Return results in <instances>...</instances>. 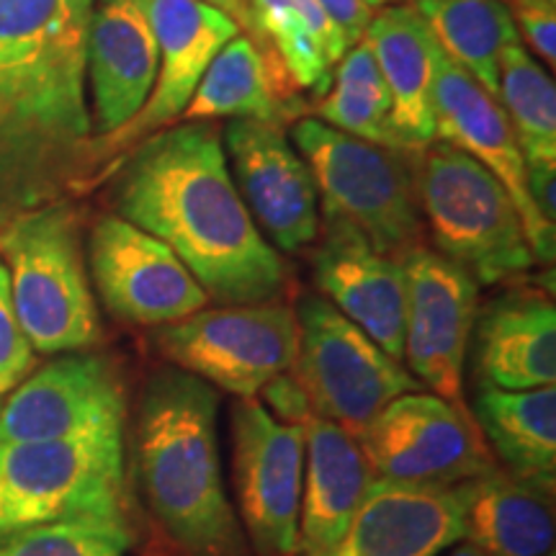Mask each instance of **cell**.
Segmentation results:
<instances>
[{
	"instance_id": "6da1fadb",
	"label": "cell",
	"mask_w": 556,
	"mask_h": 556,
	"mask_svg": "<svg viewBox=\"0 0 556 556\" xmlns=\"http://www.w3.org/2000/svg\"><path fill=\"white\" fill-rule=\"evenodd\" d=\"M90 11L93 0H0V229L93 165Z\"/></svg>"
},
{
	"instance_id": "7a4b0ae2",
	"label": "cell",
	"mask_w": 556,
	"mask_h": 556,
	"mask_svg": "<svg viewBox=\"0 0 556 556\" xmlns=\"http://www.w3.org/2000/svg\"><path fill=\"white\" fill-rule=\"evenodd\" d=\"M114 204L122 219L163 240L222 307L270 302L287 283L214 124L186 122L144 142L116 180Z\"/></svg>"
},
{
	"instance_id": "3957f363",
	"label": "cell",
	"mask_w": 556,
	"mask_h": 556,
	"mask_svg": "<svg viewBox=\"0 0 556 556\" xmlns=\"http://www.w3.org/2000/svg\"><path fill=\"white\" fill-rule=\"evenodd\" d=\"M217 389L176 366L150 374L137 413V477L184 556H248L222 477Z\"/></svg>"
},
{
	"instance_id": "277c9868",
	"label": "cell",
	"mask_w": 556,
	"mask_h": 556,
	"mask_svg": "<svg viewBox=\"0 0 556 556\" xmlns=\"http://www.w3.org/2000/svg\"><path fill=\"white\" fill-rule=\"evenodd\" d=\"M16 317L31 348L45 356L88 351L101 340L90 291L80 219L67 201H50L0 229Z\"/></svg>"
},
{
	"instance_id": "5b68a950",
	"label": "cell",
	"mask_w": 556,
	"mask_h": 556,
	"mask_svg": "<svg viewBox=\"0 0 556 556\" xmlns=\"http://www.w3.org/2000/svg\"><path fill=\"white\" fill-rule=\"evenodd\" d=\"M299 152L323 199L325 222L358 229L381 253L405 258L422 245L420 197L413 152L366 142L319 119L294 124Z\"/></svg>"
},
{
	"instance_id": "8992f818",
	"label": "cell",
	"mask_w": 556,
	"mask_h": 556,
	"mask_svg": "<svg viewBox=\"0 0 556 556\" xmlns=\"http://www.w3.org/2000/svg\"><path fill=\"white\" fill-rule=\"evenodd\" d=\"M415 178L438 253L467 268L477 283H500L533 268L518 208L482 163L433 139L417 155Z\"/></svg>"
},
{
	"instance_id": "52a82bcc",
	"label": "cell",
	"mask_w": 556,
	"mask_h": 556,
	"mask_svg": "<svg viewBox=\"0 0 556 556\" xmlns=\"http://www.w3.org/2000/svg\"><path fill=\"white\" fill-rule=\"evenodd\" d=\"M80 516H127L124 426L0 443V536Z\"/></svg>"
},
{
	"instance_id": "ba28073f",
	"label": "cell",
	"mask_w": 556,
	"mask_h": 556,
	"mask_svg": "<svg viewBox=\"0 0 556 556\" xmlns=\"http://www.w3.org/2000/svg\"><path fill=\"white\" fill-rule=\"evenodd\" d=\"M296 323L299 351L291 371L307 392L312 413L353 438L364 433L389 402L426 389L402 361L381 351L328 299H304Z\"/></svg>"
},
{
	"instance_id": "9c48e42d",
	"label": "cell",
	"mask_w": 556,
	"mask_h": 556,
	"mask_svg": "<svg viewBox=\"0 0 556 556\" xmlns=\"http://www.w3.org/2000/svg\"><path fill=\"white\" fill-rule=\"evenodd\" d=\"M152 345L170 366L238 400L258 397L299 351L296 312L287 304H225L152 328Z\"/></svg>"
},
{
	"instance_id": "30bf717a",
	"label": "cell",
	"mask_w": 556,
	"mask_h": 556,
	"mask_svg": "<svg viewBox=\"0 0 556 556\" xmlns=\"http://www.w3.org/2000/svg\"><path fill=\"white\" fill-rule=\"evenodd\" d=\"M374 477L456 486L497 469L479 428L454 402L409 392L392 400L358 435Z\"/></svg>"
},
{
	"instance_id": "8fae6325",
	"label": "cell",
	"mask_w": 556,
	"mask_h": 556,
	"mask_svg": "<svg viewBox=\"0 0 556 556\" xmlns=\"http://www.w3.org/2000/svg\"><path fill=\"white\" fill-rule=\"evenodd\" d=\"M240 518L261 556H294L304 490V428L276 420L255 397L232 407Z\"/></svg>"
},
{
	"instance_id": "7c38bea8",
	"label": "cell",
	"mask_w": 556,
	"mask_h": 556,
	"mask_svg": "<svg viewBox=\"0 0 556 556\" xmlns=\"http://www.w3.org/2000/svg\"><path fill=\"white\" fill-rule=\"evenodd\" d=\"M88 263L111 317L160 328L204 309L212 299L163 240L106 214L90 229Z\"/></svg>"
},
{
	"instance_id": "4fadbf2b",
	"label": "cell",
	"mask_w": 556,
	"mask_h": 556,
	"mask_svg": "<svg viewBox=\"0 0 556 556\" xmlns=\"http://www.w3.org/2000/svg\"><path fill=\"white\" fill-rule=\"evenodd\" d=\"M405 358L409 374L441 400L462 402L464 361L479 315V283L426 245L405 255Z\"/></svg>"
},
{
	"instance_id": "5bb4252c",
	"label": "cell",
	"mask_w": 556,
	"mask_h": 556,
	"mask_svg": "<svg viewBox=\"0 0 556 556\" xmlns=\"http://www.w3.org/2000/svg\"><path fill=\"white\" fill-rule=\"evenodd\" d=\"M127 422L119 368L101 353H62L13 389L0 407V443L75 438Z\"/></svg>"
},
{
	"instance_id": "9a60e30c",
	"label": "cell",
	"mask_w": 556,
	"mask_h": 556,
	"mask_svg": "<svg viewBox=\"0 0 556 556\" xmlns=\"http://www.w3.org/2000/svg\"><path fill=\"white\" fill-rule=\"evenodd\" d=\"M225 155L255 225L270 245L299 253L319 235L317 189L304 157L281 127L261 119H232L225 127Z\"/></svg>"
},
{
	"instance_id": "2e32d148",
	"label": "cell",
	"mask_w": 556,
	"mask_h": 556,
	"mask_svg": "<svg viewBox=\"0 0 556 556\" xmlns=\"http://www.w3.org/2000/svg\"><path fill=\"white\" fill-rule=\"evenodd\" d=\"M433 101L435 139L464 150L503 184L523 222L533 258L539 263H554L556 229L533 206L528 193L526 157L500 101L443 52L438 54Z\"/></svg>"
},
{
	"instance_id": "e0dca14e",
	"label": "cell",
	"mask_w": 556,
	"mask_h": 556,
	"mask_svg": "<svg viewBox=\"0 0 556 556\" xmlns=\"http://www.w3.org/2000/svg\"><path fill=\"white\" fill-rule=\"evenodd\" d=\"M142 9L157 41L155 88L127 127L103 137L106 150L124 148L144 135H157L180 119L206 67L222 47L240 34L238 21L201 0H142Z\"/></svg>"
},
{
	"instance_id": "ac0fdd59",
	"label": "cell",
	"mask_w": 556,
	"mask_h": 556,
	"mask_svg": "<svg viewBox=\"0 0 556 556\" xmlns=\"http://www.w3.org/2000/svg\"><path fill=\"white\" fill-rule=\"evenodd\" d=\"M312 263L317 287L332 307L389 356L405 358V261L381 253L343 222H325V238Z\"/></svg>"
},
{
	"instance_id": "d6986e66",
	"label": "cell",
	"mask_w": 556,
	"mask_h": 556,
	"mask_svg": "<svg viewBox=\"0 0 556 556\" xmlns=\"http://www.w3.org/2000/svg\"><path fill=\"white\" fill-rule=\"evenodd\" d=\"M157 78V41L142 0L93 3L86 29V88L93 137H111L148 103Z\"/></svg>"
},
{
	"instance_id": "ffe728a7",
	"label": "cell",
	"mask_w": 556,
	"mask_h": 556,
	"mask_svg": "<svg viewBox=\"0 0 556 556\" xmlns=\"http://www.w3.org/2000/svg\"><path fill=\"white\" fill-rule=\"evenodd\" d=\"M462 539L456 486L374 479L345 536L323 556H441Z\"/></svg>"
},
{
	"instance_id": "44dd1931",
	"label": "cell",
	"mask_w": 556,
	"mask_h": 556,
	"mask_svg": "<svg viewBox=\"0 0 556 556\" xmlns=\"http://www.w3.org/2000/svg\"><path fill=\"white\" fill-rule=\"evenodd\" d=\"M358 438L325 417L304 426V490L294 556H323L338 546L374 484Z\"/></svg>"
},
{
	"instance_id": "7402d4cb",
	"label": "cell",
	"mask_w": 556,
	"mask_h": 556,
	"mask_svg": "<svg viewBox=\"0 0 556 556\" xmlns=\"http://www.w3.org/2000/svg\"><path fill=\"white\" fill-rule=\"evenodd\" d=\"M475 368L484 387L523 392L556 381V309L552 299L513 291L486 304L475 323Z\"/></svg>"
},
{
	"instance_id": "603a6c76",
	"label": "cell",
	"mask_w": 556,
	"mask_h": 556,
	"mask_svg": "<svg viewBox=\"0 0 556 556\" xmlns=\"http://www.w3.org/2000/svg\"><path fill=\"white\" fill-rule=\"evenodd\" d=\"M364 41L377 58L392 96V124L409 152L435 139V67L441 47L415 3L384 5L366 26Z\"/></svg>"
},
{
	"instance_id": "cb8c5ba5",
	"label": "cell",
	"mask_w": 556,
	"mask_h": 556,
	"mask_svg": "<svg viewBox=\"0 0 556 556\" xmlns=\"http://www.w3.org/2000/svg\"><path fill=\"white\" fill-rule=\"evenodd\" d=\"M462 533L484 556H556L552 492L503 469L456 484Z\"/></svg>"
},
{
	"instance_id": "d4e9b609",
	"label": "cell",
	"mask_w": 556,
	"mask_h": 556,
	"mask_svg": "<svg viewBox=\"0 0 556 556\" xmlns=\"http://www.w3.org/2000/svg\"><path fill=\"white\" fill-rule=\"evenodd\" d=\"M475 420L507 475L554 492L556 479V387H482L475 397Z\"/></svg>"
},
{
	"instance_id": "484cf974",
	"label": "cell",
	"mask_w": 556,
	"mask_h": 556,
	"mask_svg": "<svg viewBox=\"0 0 556 556\" xmlns=\"http://www.w3.org/2000/svg\"><path fill=\"white\" fill-rule=\"evenodd\" d=\"M276 75L278 62L268 60V54H263L245 34H238L206 67L180 119H261L281 124L294 101L291 86L276 80Z\"/></svg>"
},
{
	"instance_id": "4316f807",
	"label": "cell",
	"mask_w": 556,
	"mask_h": 556,
	"mask_svg": "<svg viewBox=\"0 0 556 556\" xmlns=\"http://www.w3.org/2000/svg\"><path fill=\"white\" fill-rule=\"evenodd\" d=\"M250 29L270 41L278 67L291 88L315 90L323 99L332 67L351 50V41L325 16L315 0H250Z\"/></svg>"
},
{
	"instance_id": "83f0119b",
	"label": "cell",
	"mask_w": 556,
	"mask_h": 556,
	"mask_svg": "<svg viewBox=\"0 0 556 556\" xmlns=\"http://www.w3.org/2000/svg\"><path fill=\"white\" fill-rule=\"evenodd\" d=\"M446 58L497 99L500 58L520 45L513 11L503 0H415Z\"/></svg>"
},
{
	"instance_id": "f1b7e54d",
	"label": "cell",
	"mask_w": 556,
	"mask_h": 556,
	"mask_svg": "<svg viewBox=\"0 0 556 556\" xmlns=\"http://www.w3.org/2000/svg\"><path fill=\"white\" fill-rule=\"evenodd\" d=\"M497 101L526 163H556V86L523 45L507 47L500 58Z\"/></svg>"
},
{
	"instance_id": "f546056e",
	"label": "cell",
	"mask_w": 556,
	"mask_h": 556,
	"mask_svg": "<svg viewBox=\"0 0 556 556\" xmlns=\"http://www.w3.org/2000/svg\"><path fill=\"white\" fill-rule=\"evenodd\" d=\"M137 531L127 516H80L0 536V556H127Z\"/></svg>"
},
{
	"instance_id": "4dcf8cb0",
	"label": "cell",
	"mask_w": 556,
	"mask_h": 556,
	"mask_svg": "<svg viewBox=\"0 0 556 556\" xmlns=\"http://www.w3.org/2000/svg\"><path fill=\"white\" fill-rule=\"evenodd\" d=\"M317 116L323 124L345 131V135L366 139V142L374 144H384V148L392 150L409 152L392 124V103L377 101L371 96L356 93V90L332 86V90L319 99Z\"/></svg>"
},
{
	"instance_id": "1f68e13d",
	"label": "cell",
	"mask_w": 556,
	"mask_h": 556,
	"mask_svg": "<svg viewBox=\"0 0 556 556\" xmlns=\"http://www.w3.org/2000/svg\"><path fill=\"white\" fill-rule=\"evenodd\" d=\"M34 366H37V351L13 309L9 270L0 261V394L13 392L34 371Z\"/></svg>"
},
{
	"instance_id": "d6a6232c",
	"label": "cell",
	"mask_w": 556,
	"mask_h": 556,
	"mask_svg": "<svg viewBox=\"0 0 556 556\" xmlns=\"http://www.w3.org/2000/svg\"><path fill=\"white\" fill-rule=\"evenodd\" d=\"M263 394V407L268 409L276 420L287 422V426H307V422L315 417L309 405L307 392L299 384L294 371L278 374L276 379H270L266 387L261 389Z\"/></svg>"
},
{
	"instance_id": "836d02e7",
	"label": "cell",
	"mask_w": 556,
	"mask_h": 556,
	"mask_svg": "<svg viewBox=\"0 0 556 556\" xmlns=\"http://www.w3.org/2000/svg\"><path fill=\"white\" fill-rule=\"evenodd\" d=\"M516 29L523 31V37L531 50L546 60L548 67L556 62V9H528V5H516L513 13ZM518 31V34H520Z\"/></svg>"
},
{
	"instance_id": "e575fe53",
	"label": "cell",
	"mask_w": 556,
	"mask_h": 556,
	"mask_svg": "<svg viewBox=\"0 0 556 556\" xmlns=\"http://www.w3.org/2000/svg\"><path fill=\"white\" fill-rule=\"evenodd\" d=\"M315 3L325 11V16L345 34L351 47L364 39L366 26L371 24L374 18V9H368L364 0H315Z\"/></svg>"
},
{
	"instance_id": "d590c367",
	"label": "cell",
	"mask_w": 556,
	"mask_h": 556,
	"mask_svg": "<svg viewBox=\"0 0 556 556\" xmlns=\"http://www.w3.org/2000/svg\"><path fill=\"white\" fill-rule=\"evenodd\" d=\"M556 163H526L528 193H531L533 206L548 225L556 219V201H554V184H556Z\"/></svg>"
},
{
	"instance_id": "8d00e7d4",
	"label": "cell",
	"mask_w": 556,
	"mask_h": 556,
	"mask_svg": "<svg viewBox=\"0 0 556 556\" xmlns=\"http://www.w3.org/2000/svg\"><path fill=\"white\" fill-rule=\"evenodd\" d=\"M201 3L212 5V9H219L222 13H227L229 18H238V26H245L250 29V13H248V5L242 3V0H201Z\"/></svg>"
},
{
	"instance_id": "74e56055",
	"label": "cell",
	"mask_w": 556,
	"mask_h": 556,
	"mask_svg": "<svg viewBox=\"0 0 556 556\" xmlns=\"http://www.w3.org/2000/svg\"><path fill=\"white\" fill-rule=\"evenodd\" d=\"M446 556H484V554L477 552L471 544H462V541H458L456 546H451V552Z\"/></svg>"
},
{
	"instance_id": "f35d334b",
	"label": "cell",
	"mask_w": 556,
	"mask_h": 556,
	"mask_svg": "<svg viewBox=\"0 0 556 556\" xmlns=\"http://www.w3.org/2000/svg\"><path fill=\"white\" fill-rule=\"evenodd\" d=\"M516 5H528V9H556V0H513Z\"/></svg>"
},
{
	"instance_id": "ab89813d",
	"label": "cell",
	"mask_w": 556,
	"mask_h": 556,
	"mask_svg": "<svg viewBox=\"0 0 556 556\" xmlns=\"http://www.w3.org/2000/svg\"><path fill=\"white\" fill-rule=\"evenodd\" d=\"M368 9H384V5H394V3H402V0H364Z\"/></svg>"
},
{
	"instance_id": "60d3db41",
	"label": "cell",
	"mask_w": 556,
	"mask_h": 556,
	"mask_svg": "<svg viewBox=\"0 0 556 556\" xmlns=\"http://www.w3.org/2000/svg\"><path fill=\"white\" fill-rule=\"evenodd\" d=\"M93 3H116V0H93Z\"/></svg>"
},
{
	"instance_id": "b9f144b4",
	"label": "cell",
	"mask_w": 556,
	"mask_h": 556,
	"mask_svg": "<svg viewBox=\"0 0 556 556\" xmlns=\"http://www.w3.org/2000/svg\"><path fill=\"white\" fill-rule=\"evenodd\" d=\"M0 407H3V394H0Z\"/></svg>"
},
{
	"instance_id": "7bdbcfd3",
	"label": "cell",
	"mask_w": 556,
	"mask_h": 556,
	"mask_svg": "<svg viewBox=\"0 0 556 556\" xmlns=\"http://www.w3.org/2000/svg\"><path fill=\"white\" fill-rule=\"evenodd\" d=\"M402 3H405V0H402Z\"/></svg>"
}]
</instances>
